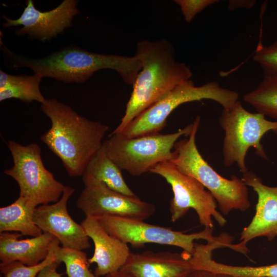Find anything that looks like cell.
Returning <instances> with one entry per match:
<instances>
[{
  "mask_svg": "<svg viewBox=\"0 0 277 277\" xmlns=\"http://www.w3.org/2000/svg\"><path fill=\"white\" fill-rule=\"evenodd\" d=\"M41 110L50 118L51 125L40 140L61 160L70 176H82L102 147L109 126L79 115L55 98L46 99Z\"/></svg>",
  "mask_w": 277,
  "mask_h": 277,
  "instance_id": "6da1fadb",
  "label": "cell"
},
{
  "mask_svg": "<svg viewBox=\"0 0 277 277\" xmlns=\"http://www.w3.org/2000/svg\"><path fill=\"white\" fill-rule=\"evenodd\" d=\"M135 55L142 69L132 85L125 114L111 134L122 132L143 111L192 76L189 67L176 60L173 46L166 39L138 42Z\"/></svg>",
  "mask_w": 277,
  "mask_h": 277,
  "instance_id": "7a4b0ae2",
  "label": "cell"
},
{
  "mask_svg": "<svg viewBox=\"0 0 277 277\" xmlns=\"http://www.w3.org/2000/svg\"><path fill=\"white\" fill-rule=\"evenodd\" d=\"M1 49L11 68L27 67L42 78L50 77L66 83H83L95 72L110 69L116 71L125 83L133 85L142 69L136 55L95 53L73 45L39 58L17 54L4 46Z\"/></svg>",
  "mask_w": 277,
  "mask_h": 277,
  "instance_id": "3957f363",
  "label": "cell"
},
{
  "mask_svg": "<svg viewBox=\"0 0 277 277\" xmlns=\"http://www.w3.org/2000/svg\"><path fill=\"white\" fill-rule=\"evenodd\" d=\"M201 117L193 121L192 130L188 138L178 140L174 146L173 157L170 161L184 173L193 177L212 194L222 214L232 210H247L251 204L248 186L242 179L233 175L230 179L219 174L204 160L195 143Z\"/></svg>",
  "mask_w": 277,
  "mask_h": 277,
  "instance_id": "277c9868",
  "label": "cell"
},
{
  "mask_svg": "<svg viewBox=\"0 0 277 277\" xmlns=\"http://www.w3.org/2000/svg\"><path fill=\"white\" fill-rule=\"evenodd\" d=\"M239 97L238 92L221 87L217 82L196 86L190 80L176 86L145 110L122 132L117 134L126 138H133L159 133L166 126L169 115L183 104L208 99L218 103L223 109H227L239 101Z\"/></svg>",
  "mask_w": 277,
  "mask_h": 277,
  "instance_id": "5b68a950",
  "label": "cell"
},
{
  "mask_svg": "<svg viewBox=\"0 0 277 277\" xmlns=\"http://www.w3.org/2000/svg\"><path fill=\"white\" fill-rule=\"evenodd\" d=\"M193 126L192 123L174 133H156L133 138L110 134L103 145L108 156L122 170L140 176L150 172L157 164L170 161L175 143L182 136H188Z\"/></svg>",
  "mask_w": 277,
  "mask_h": 277,
  "instance_id": "8992f818",
  "label": "cell"
},
{
  "mask_svg": "<svg viewBox=\"0 0 277 277\" xmlns=\"http://www.w3.org/2000/svg\"><path fill=\"white\" fill-rule=\"evenodd\" d=\"M263 114L248 111L239 101L230 108L223 109L219 123L225 132L222 153L226 167L235 164L241 172H246V157L251 147L256 155L268 159L261 140L268 131L277 134V121L267 120Z\"/></svg>",
  "mask_w": 277,
  "mask_h": 277,
  "instance_id": "52a82bcc",
  "label": "cell"
},
{
  "mask_svg": "<svg viewBox=\"0 0 277 277\" xmlns=\"http://www.w3.org/2000/svg\"><path fill=\"white\" fill-rule=\"evenodd\" d=\"M7 146L13 165L4 173L17 182L19 196L36 207L58 201L66 186L57 181L45 167L39 146L34 143L22 145L12 140L8 141Z\"/></svg>",
  "mask_w": 277,
  "mask_h": 277,
  "instance_id": "ba28073f",
  "label": "cell"
},
{
  "mask_svg": "<svg viewBox=\"0 0 277 277\" xmlns=\"http://www.w3.org/2000/svg\"><path fill=\"white\" fill-rule=\"evenodd\" d=\"M150 172L161 176L171 187L173 196L169 210L172 222H176L193 209L204 228L213 229V219L221 226L226 224V220L217 210V203L212 194L199 181L182 172L173 163H161Z\"/></svg>",
  "mask_w": 277,
  "mask_h": 277,
  "instance_id": "9c48e42d",
  "label": "cell"
},
{
  "mask_svg": "<svg viewBox=\"0 0 277 277\" xmlns=\"http://www.w3.org/2000/svg\"><path fill=\"white\" fill-rule=\"evenodd\" d=\"M104 229L111 235L132 247L140 248L145 244L154 243L176 246L191 255L194 252L195 241L199 240L207 243L218 241L222 236L212 235L213 229L204 228L193 233H185L171 228L149 224L144 221L113 216L96 218Z\"/></svg>",
  "mask_w": 277,
  "mask_h": 277,
  "instance_id": "30bf717a",
  "label": "cell"
},
{
  "mask_svg": "<svg viewBox=\"0 0 277 277\" xmlns=\"http://www.w3.org/2000/svg\"><path fill=\"white\" fill-rule=\"evenodd\" d=\"M84 188L76 206L86 216H102L145 221L156 211L153 204L143 201L137 196H130L116 191L92 177H83Z\"/></svg>",
  "mask_w": 277,
  "mask_h": 277,
  "instance_id": "8fae6325",
  "label": "cell"
},
{
  "mask_svg": "<svg viewBox=\"0 0 277 277\" xmlns=\"http://www.w3.org/2000/svg\"><path fill=\"white\" fill-rule=\"evenodd\" d=\"M78 2L64 0L54 9L41 12L34 7L32 0H27L26 7L18 18L13 19L3 15L5 21L3 26L8 28L22 25L23 27L16 30L17 35L27 34L31 38L45 42L72 26L74 16L80 13L76 7Z\"/></svg>",
  "mask_w": 277,
  "mask_h": 277,
  "instance_id": "7c38bea8",
  "label": "cell"
},
{
  "mask_svg": "<svg viewBox=\"0 0 277 277\" xmlns=\"http://www.w3.org/2000/svg\"><path fill=\"white\" fill-rule=\"evenodd\" d=\"M74 192L73 188L66 186L58 201L35 208L33 221L43 232L57 239L63 247L84 250L91 247L89 238L82 225L71 218L67 210L68 200Z\"/></svg>",
  "mask_w": 277,
  "mask_h": 277,
  "instance_id": "4fadbf2b",
  "label": "cell"
},
{
  "mask_svg": "<svg viewBox=\"0 0 277 277\" xmlns=\"http://www.w3.org/2000/svg\"><path fill=\"white\" fill-rule=\"evenodd\" d=\"M243 174L242 180L251 187L258 196L255 212L250 223L240 233L236 245L241 253L246 254L248 242L260 237L271 241L277 236V186L265 185L254 172L247 170Z\"/></svg>",
  "mask_w": 277,
  "mask_h": 277,
  "instance_id": "5bb4252c",
  "label": "cell"
},
{
  "mask_svg": "<svg viewBox=\"0 0 277 277\" xmlns=\"http://www.w3.org/2000/svg\"><path fill=\"white\" fill-rule=\"evenodd\" d=\"M81 225L94 245L88 262L96 264L95 275L105 276L121 269L131 253L128 244L110 235L95 217L86 216Z\"/></svg>",
  "mask_w": 277,
  "mask_h": 277,
  "instance_id": "9a60e30c",
  "label": "cell"
},
{
  "mask_svg": "<svg viewBox=\"0 0 277 277\" xmlns=\"http://www.w3.org/2000/svg\"><path fill=\"white\" fill-rule=\"evenodd\" d=\"M191 256L183 251L131 252L122 268L135 277H188L194 270Z\"/></svg>",
  "mask_w": 277,
  "mask_h": 277,
  "instance_id": "2e32d148",
  "label": "cell"
},
{
  "mask_svg": "<svg viewBox=\"0 0 277 277\" xmlns=\"http://www.w3.org/2000/svg\"><path fill=\"white\" fill-rule=\"evenodd\" d=\"M20 233H0V260L2 262L18 261L28 266L36 265L45 260L55 239L52 234L41 235L24 240Z\"/></svg>",
  "mask_w": 277,
  "mask_h": 277,
  "instance_id": "e0dca14e",
  "label": "cell"
},
{
  "mask_svg": "<svg viewBox=\"0 0 277 277\" xmlns=\"http://www.w3.org/2000/svg\"><path fill=\"white\" fill-rule=\"evenodd\" d=\"M37 207L27 199L19 196L10 205L0 208V232L15 231L22 235L35 237L42 231L33 221Z\"/></svg>",
  "mask_w": 277,
  "mask_h": 277,
  "instance_id": "ac0fdd59",
  "label": "cell"
},
{
  "mask_svg": "<svg viewBox=\"0 0 277 277\" xmlns=\"http://www.w3.org/2000/svg\"><path fill=\"white\" fill-rule=\"evenodd\" d=\"M122 171L108 156L103 144L88 163L82 177H92L112 190L126 195L136 196L126 184Z\"/></svg>",
  "mask_w": 277,
  "mask_h": 277,
  "instance_id": "d6986e66",
  "label": "cell"
},
{
  "mask_svg": "<svg viewBox=\"0 0 277 277\" xmlns=\"http://www.w3.org/2000/svg\"><path fill=\"white\" fill-rule=\"evenodd\" d=\"M42 77L34 74L10 75L0 70V101L9 98L28 103L42 104L46 99L41 93L39 84Z\"/></svg>",
  "mask_w": 277,
  "mask_h": 277,
  "instance_id": "ffe728a7",
  "label": "cell"
},
{
  "mask_svg": "<svg viewBox=\"0 0 277 277\" xmlns=\"http://www.w3.org/2000/svg\"><path fill=\"white\" fill-rule=\"evenodd\" d=\"M243 99L257 112L277 120V77L264 75L258 87L245 94Z\"/></svg>",
  "mask_w": 277,
  "mask_h": 277,
  "instance_id": "44dd1931",
  "label": "cell"
},
{
  "mask_svg": "<svg viewBox=\"0 0 277 277\" xmlns=\"http://www.w3.org/2000/svg\"><path fill=\"white\" fill-rule=\"evenodd\" d=\"M199 268L238 277H277V263L260 266H232L214 261L211 254L202 257Z\"/></svg>",
  "mask_w": 277,
  "mask_h": 277,
  "instance_id": "7402d4cb",
  "label": "cell"
},
{
  "mask_svg": "<svg viewBox=\"0 0 277 277\" xmlns=\"http://www.w3.org/2000/svg\"><path fill=\"white\" fill-rule=\"evenodd\" d=\"M55 261L65 264L68 277H96L89 269L88 259L83 250L60 246Z\"/></svg>",
  "mask_w": 277,
  "mask_h": 277,
  "instance_id": "603a6c76",
  "label": "cell"
},
{
  "mask_svg": "<svg viewBox=\"0 0 277 277\" xmlns=\"http://www.w3.org/2000/svg\"><path fill=\"white\" fill-rule=\"evenodd\" d=\"M60 244L55 238L46 258L36 265L28 266L18 261L1 262V272L4 277H37L42 270L55 261Z\"/></svg>",
  "mask_w": 277,
  "mask_h": 277,
  "instance_id": "cb8c5ba5",
  "label": "cell"
},
{
  "mask_svg": "<svg viewBox=\"0 0 277 277\" xmlns=\"http://www.w3.org/2000/svg\"><path fill=\"white\" fill-rule=\"evenodd\" d=\"M253 59L261 66L264 75L277 77V41L258 49Z\"/></svg>",
  "mask_w": 277,
  "mask_h": 277,
  "instance_id": "d4e9b609",
  "label": "cell"
},
{
  "mask_svg": "<svg viewBox=\"0 0 277 277\" xmlns=\"http://www.w3.org/2000/svg\"><path fill=\"white\" fill-rule=\"evenodd\" d=\"M174 2L180 6L185 21L189 23L196 14L219 1L175 0Z\"/></svg>",
  "mask_w": 277,
  "mask_h": 277,
  "instance_id": "484cf974",
  "label": "cell"
},
{
  "mask_svg": "<svg viewBox=\"0 0 277 277\" xmlns=\"http://www.w3.org/2000/svg\"><path fill=\"white\" fill-rule=\"evenodd\" d=\"M188 277H238L231 274L203 269H194Z\"/></svg>",
  "mask_w": 277,
  "mask_h": 277,
  "instance_id": "4316f807",
  "label": "cell"
},
{
  "mask_svg": "<svg viewBox=\"0 0 277 277\" xmlns=\"http://www.w3.org/2000/svg\"><path fill=\"white\" fill-rule=\"evenodd\" d=\"M255 3L256 1L254 0H230L228 3V9L229 11L240 8L249 9L252 8Z\"/></svg>",
  "mask_w": 277,
  "mask_h": 277,
  "instance_id": "83f0119b",
  "label": "cell"
},
{
  "mask_svg": "<svg viewBox=\"0 0 277 277\" xmlns=\"http://www.w3.org/2000/svg\"><path fill=\"white\" fill-rule=\"evenodd\" d=\"M59 265L56 261L53 262L42 270L37 277H61V274L57 271Z\"/></svg>",
  "mask_w": 277,
  "mask_h": 277,
  "instance_id": "f1b7e54d",
  "label": "cell"
},
{
  "mask_svg": "<svg viewBox=\"0 0 277 277\" xmlns=\"http://www.w3.org/2000/svg\"><path fill=\"white\" fill-rule=\"evenodd\" d=\"M104 277H135L130 272L126 271L125 270L121 268V269L109 273Z\"/></svg>",
  "mask_w": 277,
  "mask_h": 277,
  "instance_id": "f546056e",
  "label": "cell"
}]
</instances>
